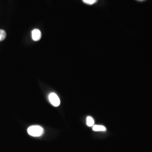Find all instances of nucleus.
<instances>
[{
  "instance_id": "f257e3e1",
  "label": "nucleus",
  "mask_w": 152,
  "mask_h": 152,
  "mask_svg": "<svg viewBox=\"0 0 152 152\" xmlns=\"http://www.w3.org/2000/svg\"><path fill=\"white\" fill-rule=\"evenodd\" d=\"M29 135L33 137H39L44 134V129L39 126H32L27 130Z\"/></svg>"
},
{
  "instance_id": "20e7f679",
  "label": "nucleus",
  "mask_w": 152,
  "mask_h": 152,
  "mask_svg": "<svg viewBox=\"0 0 152 152\" xmlns=\"http://www.w3.org/2000/svg\"><path fill=\"white\" fill-rule=\"evenodd\" d=\"M92 129L95 131H105L106 128L102 125H94L92 126Z\"/></svg>"
},
{
  "instance_id": "7ed1b4c3",
  "label": "nucleus",
  "mask_w": 152,
  "mask_h": 152,
  "mask_svg": "<svg viewBox=\"0 0 152 152\" xmlns=\"http://www.w3.org/2000/svg\"><path fill=\"white\" fill-rule=\"evenodd\" d=\"M32 37L34 41H39L41 38V32L38 29H34L32 32Z\"/></svg>"
},
{
  "instance_id": "f03ea898",
  "label": "nucleus",
  "mask_w": 152,
  "mask_h": 152,
  "mask_svg": "<svg viewBox=\"0 0 152 152\" xmlns=\"http://www.w3.org/2000/svg\"><path fill=\"white\" fill-rule=\"evenodd\" d=\"M49 100L54 107H58L60 104V100L58 95L55 93H51L49 95Z\"/></svg>"
},
{
  "instance_id": "423d86ee",
  "label": "nucleus",
  "mask_w": 152,
  "mask_h": 152,
  "mask_svg": "<svg viewBox=\"0 0 152 152\" xmlns=\"http://www.w3.org/2000/svg\"><path fill=\"white\" fill-rule=\"evenodd\" d=\"M6 33L4 30L0 29V41H2L5 39Z\"/></svg>"
},
{
  "instance_id": "0eeeda50",
  "label": "nucleus",
  "mask_w": 152,
  "mask_h": 152,
  "mask_svg": "<svg viewBox=\"0 0 152 152\" xmlns=\"http://www.w3.org/2000/svg\"><path fill=\"white\" fill-rule=\"evenodd\" d=\"M83 2L87 5H93L96 3L98 0H82Z\"/></svg>"
},
{
  "instance_id": "39448f33",
  "label": "nucleus",
  "mask_w": 152,
  "mask_h": 152,
  "mask_svg": "<svg viewBox=\"0 0 152 152\" xmlns=\"http://www.w3.org/2000/svg\"><path fill=\"white\" fill-rule=\"evenodd\" d=\"M87 125L89 127H92L94 125V120L91 117H87Z\"/></svg>"
}]
</instances>
